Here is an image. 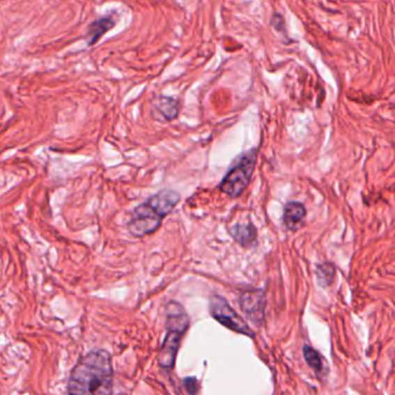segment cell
<instances>
[{
    "mask_svg": "<svg viewBox=\"0 0 395 395\" xmlns=\"http://www.w3.org/2000/svg\"><path fill=\"white\" fill-rule=\"evenodd\" d=\"M113 366L107 350H94L80 358L69 379L68 395H111Z\"/></svg>",
    "mask_w": 395,
    "mask_h": 395,
    "instance_id": "1",
    "label": "cell"
},
{
    "mask_svg": "<svg viewBox=\"0 0 395 395\" xmlns=\"http://www.w3.org/2000/svg\"><path fill=\"white\" fill-rule=\"evenodd\" d=\"M190 326L186 309L178 302H171L166 307V336L158 353V363L165 370H172L176 364L183 337Z\"/></svg>",
    "mask_w": 395,
    "mask_h": 395,
    "instance_id": "2",
    "label": "cell"
},
{
    "mask_svg": "<svg viewBox=\"0 0 395 395\" xmlns=\"http://www.w3.org/2000/svg\"><path fill=\"white\" fill-rule=\"evenodd\" d=\"M258 160V150L240 155L218 185V189L231 199H237L247 189Z\"/></svg>",
    "mask_w": 395,
    "mask_h": 395,
    "instance_id": "3",
    "label": "cell"
},
{
    "mask_svg": "<svg viewBox=\"0 0 395 395\" xmlns=\"http://www.w3.org/2000/svg\"><path fill=\"white\" fill-rule=\"evenodd\" d=\"M210 314L220 325L235 333L242 334L246 336L254 337V332L248 326L247 323L231 307L226 299L220 296L211 297L209 302Z\"/></svg>",
    "mask_w": 395,
    "mask_h": 395,
    "instance_id": "4",
    "label": "cell"
},
{
    "mask_svg": "<svg viewBox=\"0 0 395 395\" xmlns=\"http://www.w3.org/2000/svg\"><path fill=\"white\" fill-rule=\"evenodd\" d=\"M162 217L146 201L136 206L130 213L127 229L134 238H144L155 233L162 226Z\"/></svg>",
    "mask_w": 395,
    "mask_h": 395,
    "instance_id": "5",
    "label": "cell"
},
{
    "mask_svg": "<svg viewBox=\"0 0 395 395\" xmlns=\"http://www.w3.org/2000/svg\"><path fill=\"white\" fill-rule=\"evenodd\" d=\"M240 309L256 326L265 321V297L261 290L245 291L240 296Z\"/></svg>",
    "mask_w": 395,
    "mask_h": 395,
    "instance_id": "6",
    "label": "cell"
},
{
    "mask_svg": "<svg viewBox=\"0 0 395 395\" xmlns=\"http://www.w3.org/2000/svg\"><path fill=\"white\" fill-rule=\"evenodd\" d=\"M118 19H120L118 13L116 10H113V12H110L103 17H98L97 20L92 21L88 24L86 35H85V41H86L87 45L93 47V45H97L103 35L107 34L108 31H111L116 26Z\"/></svg>",
    "mask_w": 395,
    "mask_h": 395,
    "instance_id": "7",
    "label": "cell"
},
{
    "mask_svg": "<svg viewBox=\"0 0 395 395\" xmlns=\"http://www.w3.org/2000/svg\"><path fill=\"white\" fill-rule=\"evenodd\" d=\"M181 103L180 100L166 95H158L152 102V117L159 122H171L179 116Z\"/></svg>",
    "mask_w": 395,
    "mask_h": 395,
    "instance_id": "8",
    "label": "cell"
},
{
    "mask_svg": "<svg viewBox=\"0 0 395 395\" xmlns=\"http://www.w3.org/2000/svg\"><path fill=\"white\" fill-rule=\"evenodd\" d=\"M181 201L180 194L173 189H162L151 197L146 199V202L158 212L159 216L165 218L173 212L176 206Z\"/></svg>",
    "mask_w": 395,
    "mask_h": 395,
    "instance_id": "9",
    "label": "cell"
},
{
    "mask_svg": "<svg viewBox=\"0 0 395 395\" xmlns=\"http://www.w3.org/2000/svg\"><path fill=\"white\" fill-rule=\"evenodd\" d=\"M231 237L242 247H251L258 239V230L251 223L234 224L229 230Z\"/></svg>",
    "mask_w": 395,
    "mask_h": 395,
    "instance_id": "10",
    "label": "cell"
},
{
    "mask_svg": "<svg viewBox=\"0 0 395 395\" xmlns=\"http://www.w3.org/2000/svg\"><path fill=\"white\" fill-rule=\"evenodd\" d=\"M305 217L306 209L302 203H286L284 206V213H283V223L288 230L293 231V232L299 230L304 224Z\"/></svg>",
    "mask_w": 395,
    "mask_h": 395,
    "instance_id": "11",
    "label": "cell"
},
{
    "mask_svg": "<svg viewBox=\"0 0 395 395\" xmlns=\"http://www.w3.org/2000/svg\"><path fill=\"white\" fill-rule=\"evenodd\" d=\"M302 354H304V358H305L306 363L309 364V368L312 369L316 375H323L326 369H325L323 357L320 356L319 353L314 350L312 347L305 346L302 348Z\"/></svg>",
    "mask_w": 395,
    "mask_h": 395,
    "instance_id": "12",
    "label": "cell"
},
{
    "mask_svg": "<svg viewBox=\"0 0 395 395\" xmlns=\"http://www.w3.org/2000/svg\"><path fill=\"white\" fill-rule=\"evenodd\" d=\"M335 268L332 263H321L316 268V277L321 286H328L333 282Z\"/></svg>",
    "mask_w": 395,
    "mask_h": 395,
    "instance_id": "13",
    "label": "cell"
},
{
    "mask_svg": "<svg viewBox=\"0 0 395 395\" xmlns=\"http://www.w3.org/2000/svg\"><path fill=\"white\" fill-rule=\"evenodd\" d=\"M185 389L189 395H197L199 391V382L196 378L189 377L185 379Z\"/></svg>",
    "mask_w": 395,
    "mask_h": 395,
    "instance_id": "14",
    "label": "cell"
}]
</instances>
